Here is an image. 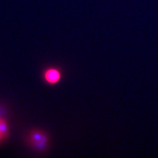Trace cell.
I'll list each match as a JSON object with an SVG mask.
<instances>
[{
  "instance_id": "cell-4",
  "label": "cell",
  "mask_w": 158,
  "mask_h": 158,
  "mask_svg": "<svg viewBox=\"0 0 158 158\" xmlns=\"http://www.w3.org/2000/svg\"><path fill=\"white\" fill-rule=\"evenodd\" d=\"M1 141H2V138H1V135H0V142Z\"/></svg>"
},
{
  "instance_id": "cell-2",
  "label": "cell",
  "mask_w": 158,
  "mask_h": 158,
  "mask_svg": "<svg viewBox=\"0 0 158 158\" xmlns=\"http://www.w3.org/2000/svg\"><path fill=\"white\" fill-rule=\"evenodd\" d=\"M62 73L60 69L56 67H48L43 72V78L46 83L49 85H55L60 81Z\"/></svg>"
},
{
  "instance_id": "cell-3",
  "label": "cell",
  "mask_w": 158,
  "mask_h": 158,
  "mask_svg": "<svg viewBox=\"0 0 158 158\" xmlns=\"http://www.w3.org/2000/svg\"><path fill=\"white\" fill-rule=\"evenodd\" d=\"M0 135H1L2 140L7 139L9 135L8 123L3 118H0Z\"/></svg>"
},
{
  "instance_id": "cell-1",
  "label": "cell",
  "mask_w": 158,
  "mask_h": 158,
  "mask_svg": "<svg viewBox=\"0 0 158 158\" xmlns=\"http://www.w3.org/2000/svg\"><path fill=\"white\" fill-rule=\"evenodd\" d=\"M27 143L35 152H45L50 144V136L48 132L39 128H34L27 132Z\"/></svg>"
}]
</instances>
